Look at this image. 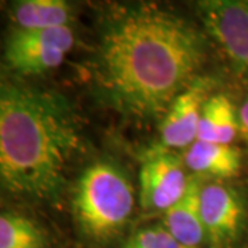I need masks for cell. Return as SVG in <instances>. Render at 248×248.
I'll list each match as a JSON object with an SVG mask.
<instances>
[{
	"instance_id": "cell-4",
	"label": "cell",
	"mask_w": 248,
	"mask_h": 248,
	"mask_svg": "<svg viewBox=\"0 0 248 248\" xmlns=\"http://www.w3.org/2000/svg\"><path fill=\"white\" fill-rule=\"evenodd\" d=\"M75 43L71 27L53 29L16 28L6 40L4 58L19 75L35 76L61 65Z\"/></svg>"
},
{
	"instance_id": "cell-2",
	"label": "cell",
	"mask_w": 248,
	"mask_h": 248,
	"mask_svg": "<svg viewBox=\"0 0 248 248\" xmlns=\"http://www.w3.org/2000/svg\"><path fill=\"white\" fill-rule=\"evenodd\" d=\"M80 149L79 123L61 95L0 72V200L55 202Z\"/></svg>"
},
{
	"instance_id": "cell-3",
	"label": "cell",
	"mask_w": 248,
	"mask_h": 248,
	"mask_svg": "<svg viewBox=\"0 0 248 248\" xmlns=\"http://www.w3.org/2000/svg\"><path fill=\"white\" fill-rule=\"evenodd\" d=\"M134 202L133 186L123 171L112 163L97 161L83 171L73 204L83 232L105 241L125 226Z\"/></svg>"
},
{
	"instance_id": "cell-15",
	"label": "cell",
	"mask_w": 248,
	"mask_h": 248,
	"mask_svg": "<svg viewBox=\"0 0 248 248\" xmlns=\"http://www.w3.org/2000/svg\"><path fill=\"white\" fill-rule=\"evenodd\" d=\"M239 127L240 131L248 138V98L239 109Z\"/></svg>"
},
{
	"instance_id": "cell-1",
	"label": "cell",
	"mask_w": 248,
	"mask_h": 248,
	"mask_svg": "<svg viewBox=\"0 0 248 248\" xmlns=\"http://www.w3.org/2000/svg\"><path fill=\"white\" fill-rule=\"evenodd\" d=\"M204 58L202 35L182 18L138 7L107 28L99 54L101 83L112 102L140 117L164 115L196 80Z\"/></svg>"
},
{
	"instance_id": "cell-12",
	"label": "cell",
	"mask_w": 248,
	"mask_h": 248,
	"mask_svg": "<svg viewBox=\"0 0 248 248\" xmlns=\"http://www.w3.org/2000/svg\"><path fill=\"white\" fill-rule=\"evenodd\" d=\"M72 7L62 0H22L13 6V19L19 29L69 27Z\"/></svg>"
},
{
	"instance_id": "cell-10",
	"label": "cell",
	"mask_w": 248,
	"mask_h": 248,
	"mask_svg": "<svg viewBox=\"0 0 248 248\" xmlns=\"http://www.w3.org/2000/svg\"><path fill=\"white\" fill-rule=\"evenodd\" d=\"M187 169L202 175L214 178H231L240 171L241 155L231 145L197 141L184 155Z\"/></svg>"
},
{
	"instance_id": "cell-9",
	"label": "cell",
	"mask_w": 248,
	"mask_h": 248,
	"mask_svg": "<svg viewBox=\"0 0 248 248\" xmlns=\"http://www.w3.org/2000/svg\"><path fill=\"white\" fill-rule=\"evenodd\" d=\"M202 184L190 178L185 195L166 211L164 228L184 248H199L207 240L200 207Z\"/></svg>"
},
{
	"instance_id": "cell-7",
	"label": "cell",
	"mask_w": 248,
	"mask_h": 248,
	"mask_svg": "<svg viewBox=\"0 0 248 248\" xmlns=\"http://www.w3.org/2000/svg\"><path fill=\"white\" fill-rule=\"evenodd\" d=\"M208 93L210 80L196 79L172 101L160 124V138L164 146L187 149L197 141L202 110Z\"/></svg>"
},
{
	"instance_id": "cell-13",
	"label": "cell",
	"mask_w": 248,
	"mask_h": 248,
	"mask_svg": "<svg viewBox=\"0 0 248 248\" xmlns=\"http://www.w3.org/2000/svg\"><path fill=\"white\" fill-rule=\"evenodd\" d=\"M0 248H47V239L29 218L0 214Z\"/></svg>"
},
{
	"instance_id": "cell-6",
	"label": "cell",
	"mask_w": 248,
	"mask_h": 248,
	"mask_svg": "<svg viewBox=\"0 0 248 248\" xmlns=\"http://www.w3.org/2000/svg\"><path fill=\"white\" fill-rule=\"evenodd\" d=\"M190 178L179 160L170 153H157L142 164L140 199L149 211H167L185 195Z\"/></svg>"
},
{
	"instance_id": "cell-5",
	"label": "cell",
	"mask_w": 248,
	"mask_h": 248,
	"mask_svg": "<svg viewBox=\"0 0 248 248\" xmlns=\"http://www.w3.org/2000/svg\"><path fill=\"white\" fill-rule=\"evenodd\" d=\"M207 33L233 69L248 76V0H208L197 4Z\"/></svg>"
},
{
	"instance_id": "cell-8",
	"label": "cell",
	"mask_w": 248,
	"mask_h": 248,
	"mask_svg": "<svg viewBox=\"0 0 248 248\" xmlns=\"http://www.w3.org/2000/svg\"><path fill=\"white\" fill-rule=\"evenodd\" d=\"M200 207L207 240L214 248L225 247L236 239L244 218V207L232 187L222 184L202 185Z\"/></svg>"
},
{
	"instance_id": "cell-14",
	"label": "cell",
	"mask_w": 248,
	"mask_h": 248,
	"mask_svg": "<svg viewBox=\"0 0 248 248\" xmlns=\"http://www.w3.org/2000/svg\"><path fill=\"white\" fill-rule=\"evenodd\" d=\"M123 248H184L164 226L140 229L124 244Z\"/></svg>"
},
{
	"instance_id": "cell-11",
	"label": "cell",
	"mask_w": 248,
	"mask_h": 248,
	"mask_svg": "<svg viewBox=\"0 0 248 248\" xmlns=\"http://www.w3.org/2000/svg\"><path fill=\"white\" fill-rule=\"evenodd\" d=\"M239 127V110L226 95H214L204 104L199 125V141L231 145Z\"/></svg>"
}]
</instances>
